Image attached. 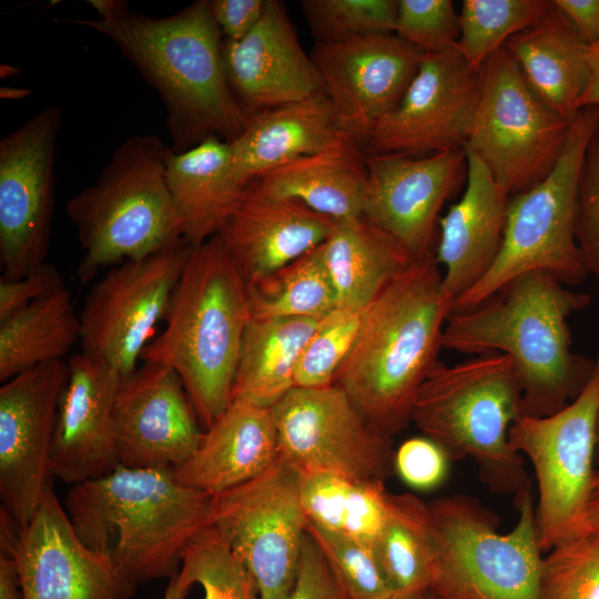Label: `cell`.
Instances as JSON below:
<instances>
[{
    "label": "cell",
    "instance_id": "12",
    "mask_svg": "<svg viewBox=\"0 0 599 599\" xmlns=\"http://www.w3.org/2000/svg\"><path fill=\"white\" fill-rule=\"evenodd\" d=\"M599 354L593 372L567 406L548 416L520 415L509 440L534 467L539 545L547 552L570 537L582 515L595 467Z\"/></svg>",
    "mask_w": 599,
    "mask_h": 599
},
{
    "label": "cell",
    "instance_id": "55",
    "mask_svg": "<svg viewBox=\"0 0 599 599\" xmlns=\"http://www.w3.org/2000/svg\"><path fill=\"white\" fill-rule=\"evenodd\" d=\"M389 599H434V598H433V596L428 592V593L420 595V596H415V597L393 596V597L389 598Z\"/></svg>",
    "mask_w": 599,
    "mask_h": 599
},
{
    "label": "cell",
    "instance_id": "18",
    "mask_svg": "<svg viewBox=\"0 0 599 599\" xmlns=\"http://www.w3.org/2000/svg\"><path fill=\"white\" fill-rule=\"evenodd\" d=\"M424 53L388 33L315 42L309 55L339 130L363 145L372 129L399 104Z\"/></svg>",
    "mask_w": 599,
    "mask_h": 599
},
{
    "label": "cell",
    "instance_id": "9",
    "mask_svg": "<svg viewBox=\"0 0 599 599\" xmlns=\"http://www.w3.org/2000/svg\"><path fill=\"white\" fill-rule=\"evenodd\" d=\"M598 126L599 106L581 109L551 172L529 190L509 197L500 252L484 277L454 303L451 313L476 307L528 272L547 273L565 285H577L586 278L575 219L582 163Z\"/></svg>",
    "mask_w": 599,
    "mask_h": 599
},
{
    "label": "cell",
    "instance_id": "26",
    "mask_svg": "<svg viewBox=\"0 0 599 599\" xmlns=\"http://www.w3.org/2000/svg\"><path fill=\"white\" fill-rule=\"evenodd\" d=\"M466 189L439 220L435 252L445 268L443 287L454 303L477 284L497 258L506 226L508 197L497 187L489 170L467 152Z\"/></svg>",
    "mask_w": 599,
    "mask_h": 599
},
{
    "label": "cell",
    "instance_id": "25",
    "mask_svg": "<svg viewBox=\"0 0 599 599\" xmlns=\"http://www.w3.org/2000/svg\"><path fill=\"white\" fill-rule=\"evenodd\" d=\"M280 458L272 408L232 399L195 451L171 468L181 486L216 496L260 476Z\"/></svg>",
    "mask_w": 599,
    "mask_h": 599
},
{
    "label": "cell",
    "instance_id": "48",
    "mask_svg": "<svg viewBox=\"0 0 599 599\" xmlns=\"http://www.w3.org/2000/svg\"><path fill=\"white\" fill-rule=\"evenodd\" d=\"M209 7L224 39L237 41L261 20L266 0H211Z\"/></svg>",
    "mask_w": 599,
    "mask_h": 599
},
{
    "label": "cell",
    "instance_id": "10",
    "mask_svg": "<svg viewBox=\"0 0 599 599\" xmlns=\"http://www.w3.org/2000/svg\"><path fill=\"white\" fill-rule=\"evenodd\" d=\"M478 73L479 98L465 151L483 161L509 199L551 172L570 124L532 92L505 45Z\"/></svg>",
    "mask_w": 599,
    "mask_h": 599
},
{
    "label": "cell",
    "instance_id": "28",
    "mask_svg": "<svg viewBox=\"0 0 599 599\" xmlns=\"http://www.w3.org/2000/svg\"><path fill=\"white\" fill-rule=\"evenodd\" d=\"M339 131L324 92L253 113L242 133L229 142L234 174L245 186L273 169L321 150Z\"/></svg>",
    "mask_w": 599,
    "mask_h": 599
},
{
    "label": "cell",
    "instance_id": "14",
    "mask_svg": "<svg viewBox=\"0 0 599 599\" xmlns=\"http://www.w3.org/2000/svg\"><path fill=\"white\" fill-rule=\"evenodd\" d=\"M189 246L183 243L110 267L88 293L79 315L82 353L128 378L166 317Z\"/></svg>",
    "mask_w": 599,
    "mask_h": 599
},
{
    "label": "cell",
    "instance_id": "27",
    "mask_svg": "<svg viewBox=\"0 0 599 599\" xmlns=\"http://www.w3.org/2000/svg\"><path fill=\"white\" fill-rule=\"evenodd\" d=\"M506 49L532 92L571 124L588 77V44L555 4L538 21L510 37Z\"/></svg>",
    "mask_w": 599,
    "mask_h": 599
},
{
    "label": "cell",
    "instance_id": "7",
    "mask_svg": "<svg viewBox=\"0 0 599 599\" xmlns=\"http://www.w3.org/2000/svg\"><path fill=\"white\" fill-rule=\"evenodd\" d=\"M167 146L156 135L126 139L94 184L64 206L83 251L81 283L100 270L138 261L185 243L166 182Z\"/></svg>",
    "mask_w": 599,
    "mask_h": 599
},
{
    "label": "cell",
    "instance_id": "52",
    "mask_svg": "<svg viewBox=\"0 0 599 599\" xmlns=\"http://www.w3.org/2000/svg\"><path fill=\"white\" fill-rule=\"evenodd\" d=\"M588 77L583 92L579 99L580 110L599 106V43L588 45Z\"/></svg>",
    "mask_w": 599,
    "mask_h": 599
},
{
    "label": "cell",
    "instance_id": "44",
    "mask_svg": "<svg viewBox=\"0 0 599 599\" xmlns=\"http://www.w3.org/2000/svg\"><path fill=\"white\" fill-rule=\"evenodd\" d=\"M575 234L585 267L599 283V126L590 139L580 172Z\"/></svg>",
    "mask_w": 599,
    "mask_h": 599
},
{
    "label": "cell",
    "instance_id": "45",
    "mask_svg": "<svg viewBox=\"0 0 599 599\" xmlns=\"http://www.w3.org/2000/svg\"><path fill=\"white\" fill-rule=\"evenodd\" d=\"M447 451L430 438L413 437L395 451L394 470L400 479L417 490H430L447 478L449 463Z\"/></svg>",
    "mask_w": 599,
    "mask_h": 599
},
{
    "label": "cell",
    "instance_id": "4",
    "mask_svg": "<svg viewBox=\"0 0 599 599\" xmlns=\"http://www.w3.org/2000/svg\"><path fill=\"white\" fill-rule=\"evenodd\" d=\"M213 496L179 485L171 469L129 468L71 485L64 508L82 542L125 581L172 578L209 525Z\"/></svg>",
    "mask_w": 599,
    "mask_h": 599
},
{
    "label": "cell",
    "instance_id": "2",
    "mask_svg": "<svg viewBox=\"0 0 599 599\" xmlns=\"http://www.w3.org/2000/svg\"><path fill=\"white\" fill-rule=\"evenodd\" d=\"M590 301L547 273L528 272L476 307L451 313L441 347L509 356L521 384V415L548 416L571 403L593 372L595 359L573 352L568 323Z\"/></svg>",
    "mask_w": 599,
    "mask_h": 599
},
{
    "label": "cell",
    "instance_id": "6",
    "mask_svg": "<svg viewBox=\"0 0 599 599\" xmlns=\"http://www.w3.org/2000/svg\"><path fill=\"white\" fill-rule=\"evenodd\" d=\"M521 384L509 356L480 354L447 366L437 361L423 382L410 422L451 460L470 459L494 493L530 486L525 461L509 440L521 415Z\"/></svg>",
    "mask_w": 599,
    "mask_h": 599
},
{
    "label": "cell",
    "instance_id": "16",
    "mask_svg": "<svg viewBox=\"0 0 599 599\" xmlns=\"http://www.w3.org/2000/svg\"><path fill=\"white\" fill-rule=\"evenodd\" d=\"M478 98V70L458 44L425 52L399 104L372 129L362 146L367 155L465 150Z\"/></svg>",
    "mask_w": 599,
    "mask_h": 599
},
{
    "label": "cell",
    "instance_id": "32",
    "mask_svg": "<svg viewBox=\"0 0 599 599\" xmlns=\"http://www.w3.org/2000/svg\"><path fill=\"white\" fill-rule=\"evenodd\" d=\"M321 318H250L232 399L272 408L295 387L302 351Z\"/></svg>",
    "mask_w": 599,
    "mask_h": 599
},
{
    "label": "cell",
    "instance_id": "1",
    "mask_svg": "<svg viewBox=\"0 0 599 599\" xmlns=\"http://www.w3.org/2000/svg\"><path fill=\"white\" fill-rule=\"evenodd\" d=\"M97 19L64 22L92 29L112 41L158 91L166 110L171 150L186 151L209 136L233 141L252 116L233 93L224 69L222 32L209 0L151 18L119 0H90Z\"/></svg>",
    "mask_w": 599,
    "mask_h": 599
},
{
    "label": "cell",
    "instance_id": "24",
    "mask_svg": "<svg viewBox=\"0 0 599 599\" xmlns=\"http://www.w3.org/2000/svg\"><path fill=\"white\" fill-rule=\"evenodd\" d=\"M336 221L248 182L216 234L247 284L323 244Z\"/></svg>",
    "mask_w": 599,
    "mask_h": 599
},
{
    "label": "cell",
    "instance_id": "43",
    "mask_svg": "<svg viewBox=\"0 0 599 599\" xmlns=\"http://www.w3.org/2000/svg\"><path fill=\"white\" fill-rule=\"evenodd\" d=\"M394 33L424 52L458 44L460 16L450 0H398Z\"/></svg>",
    "mask_w": 599,
    "mask_h": 599
},
{
    "label": "cell",
    "instance_id": "37",
    "mask_svg": "<svg viewBox=\"0 0 599 599\" xmlns=\"http://www.w3.org/2000/svg\"><path fill=\"white\" fill-rule=\"evenodd\" d=\"M554 0H464L458 48L476 70L514 34L538 21Z\"/></svg>",
    "mask_w": 599,
    "mask_h": 599
},
{
    "label": "cell",
    "instance_id": "35",
    "mask_svg": "<svg viewBox=\"0 0 599 599\" xmlns=\"http://www.w3.org/2000/svg\"><path fill=\"white\" fill-rule=\"evenodd\" d=\"M372 546L394 596L429 592L434 550L428 504L412 494H393L387 522Z\"/></svg>",
    "mask_w": 599,
    "mask_h": 599
},
{
    "label": "cell",
    "instance_id": "30",
    "mask_svg": "<svg viewBox=\"0 0 599 599\" xmlns=\"http://www.w3.org/2000/svg\"><path fill=\"white\" fill-rule=\"evenodd\" d=\"M166 182L189 245L220 232L244 189L234 174L229 142L217 136L180 153L170 148Z\"/></svg>",
    "mask_w": 599,
    "mask_h": 599
},
{
    "label": "cell",
    "instance_id": "15",
    "mask_svg": "<svg viewBox=\"0 0 599 599\" xmlns=\"http://www.w3.org/2000/svg\"><path fill=\"white\" fill-rule=\"evenodd\" d=\"M62 113L37 112L0 141V262L3 280L44 263L54 195V161Z\"/></svg>",
    "mask_w": 599,
    "mask_h": 599
},
{
    "label": "cell",
    "instance_id": "47",
    "mask_svg": "<svg viewBox=\"0 0 599 599\" xmlns=\"http://www.w3.org/2000/svg\"><path fill=\"white\" fill-rule=\"evenodd\" d=\"M65 287L59 270L44 262L18 280H0V321Z\"/></svg>",
    "mask_w": 599,
    "mask_h": 599
},
{
    "label": "cell",
    "instance_id": "49",
    "mask_svg": "<svg viewBox=\"0 0 599 599\" xmlns=\"http://www.w3.org/2000/svg\"><path fill=\"white\" fill-rule=\"evenodd\" d=\"M588 45L599 43V0H554Z\"/></svg>",
    "mask_w": 599,
    "mask_h": 599
},
{
    "label": "cell",
    "instance_id": "8",
    "mask_svg": "<svg viewBox=\"0 0 599 599\" xmlns=\"http://www.w3.org/2000/svg\"><path fill=\"white\" fill-rule=\"evenodd\" d=\"M515 504L518 519L508 532H500L497 516L469 495L428 504L434 599H539L544 552L530 486Z\"/></svg>",
    "mask_w": 599,
    "mask_h": 599
},
{
    "label": "cell",
    "instance_id": "13",
    "mask_svg": "<svg viewBox=\"0 0 599 599\" xmlns=\"http://www.w3.org/2000/svg\"><path fill=\"white\" fill-rule=\"evenodd\" d=\"M272 412L280 457L301 475L385 483L395 471L392 438L378 433L335 385L294 387Z\"/></svg>",
    "mask_w": 599,
    "mask_h": 599
},
{
    "label": "cell",
    "instance_id": "38",
    "mask_svg": "<svg viewBox=\"0 0 599 599\" xmlns=\"http://www.w3.org/2000/svg\"><path fill=\"white\" fill-rule=\"evenodd\" d=\"M181 565V581L199 583L203 599H261L243 562L210 525L187 544Z\"/></svg>",
    "mask_w": 599,
    "mask_h": 599
},
{
    "label": "cell",
    "instance_id": "5",
    "mask_svg": "<svg viewBox=\"0 0 599 599\" xmlns=\"http://www.w3.org/2000/svg\"><path fill=\"white\" fill-rule=\"evenodd\" d=\"M248 319L247 283L220 237L190 245L165 327L141 361L179 375L204 429L232 400Z\"/></svg>",
    "mask_w": 599,
    "mask_h": 599
},
{
    "label": "cell",
    "instance_id": "3",
    "mask_svg": "<svg viewBox=\"0 0 599 599\" xmlns=\"http://www.w3.org/2000/svg\"><path fill=\"white\" fill-rule=\"evenodd\" d=\"M451 312L435 253L415 258L365 308L359 334L333 385L382 435L392 438L410 423Z\"/></svg>",
    "mask_w": 599,
    "mask_h": 599
},
{
    "label": "cell",
    "instance_id": "50",
    "mask_svg": "<svg viewBox=\"0 0 599 599\" xmlns=\"http://www.w3.org/2000/svg\"><path fill=\"white\" fill-rule=\"evenodd\" d=\"M575 535H585L599 541V470L596 469L590 491L579 519V522L572 532Z\"/></svg>",
    "mask_w": 599,
    "mask_h": 599
},
{
    "label": "cell",
    "instance_id": "19",
    "mask_svg": "<svg viewBox=\"0 0 599 599\" xmlns=\"http://www.w3.org/2000/svg\"><path fill=\"white\" fill-rule=\"evenodd\" d=\"M23 599H128L136 589L77 535L52 484L12 549Z\"/></svg>",
    "mask_w": 599,
    "mask_h": 599
},
{
    "label": "cell",
    "instance_id": "21",
    "mask_svg": "<svg viewBox=\"0 0 599 599\" xmlns=\"http://www.w3.org/2000/svg\"><path fill=\"white\" fill-rule=\"evenodd\" d=\"M114 420L119 461L129 468L171 469L204 434L179 375L158 363H143L123 380Z\"/></svg>",
    "mask_w": 599,
    "mask_h": 599
},
{
    "label": "cell",
    "instance_id": "31",
    "mask_svg": "<svg viewBox=\"0 0 599 599\" xmlns=\"http://www.w3.org/2000/svg\"><path fill=\"white\" fill-rule=\"evenodd\" d=\"M336 307L364 309L415 260L365 216L339 221L323 243Z\"/></svg>",
    "mask_w": 599,
    "mask_h": 599
},
{
    "label": "cell",
    "instance_id": "54",
    "mask_svg": "<svg viewBox=\"0 0 599 599\" xmlns=\"http://www.w3.org/2000/svg\"><path fill=\"white\" fill-rule=\"evenodd\" d=\"M595 467L599 470V408L596 423V448H595Z\"/></svg>",
    "mask_w": 599,
    "mask_h": 599
},
{
    "label": "cell",
    "instance_id": "42",
    "mask_svg": "<svg viewBox=\"0 0 599 599\" xmlns=\"http://www.w3.org/2000/svg\"><path fill=\"white\" fill-rule=\"evenodd\" d=\"M542 557L539 599H599V541L570 536Z\"/></svg>",
    "mask_w": 599,
    "mask_h": 599
},
{
    "label": "cell",
    "instance_id": "29",
    "mask_svg": "<svg viewBox=\"0 0 599 599\" xmlns=\"http://www.w3.org/2000/svg\"><path fill=\"white\" fill-rule=\"evenodd\" d=\"M266 191L297 200L337 222L363 216L366 153L347 133L321 150L255 179Z\"/></svg>",
    "mask_w": 599,
    "mask_h": 599
},
{
    "label": "cell",
    "instance_id": "11",
    "mask_svg": "<svg viewBox=\"0 0 599 599\" xmlns=\"http://www.w3.org/2000/svg\"><path fill=\"white\" fill-rule=\"evenodd\" d=\"M306 524L302 476L281 457L254 479L213 496L209 518L250 572L261 599L288 596Z\"/></svg>",
    "mask_w": 599,
    "mask_h": 599
},
{
    "label": "cell",
    "instance_id": "39",
    "mask_svg": "<svg viewBox=\"0 0 599 599\" xmlns=\"http://www.w3.org/2000/svg\"><path fill=\"white\" fill-rule=\"evenodd\" d=\"M301 7L322 43L394 33L397 18L395 0H303Z\"/></svg>",
    "mask_w": 599,
    "mask_h": 599
},
{
    "label": "cell",
    "instance_id": "36",
    "mask_svg": "<svg viewBox=\"0 0 599 599\" xmlns=\"http://www.w3.org/2000/svg\"><path fill=\"white\" fill-rule=\"evenodd\" d=\"M250 318H322L336 308L323 244L247 284Z\"/></svg>",
    "mask_w": 599,
    "mask_h": 599
},
{
    "label": "cell",
    "instance_id": "33",
    "mask_svg": "<svg viewBox=\"0 0 599 599\" xmlns=\"http://www.w3.org/2000/svg\"><path fill=\"white\" fill-rule=\"evenodd\" d=\"M80 332V317L67 287L0 321V380L63 361Z\"/></svg>",
    "mask_w": 599,
    "mask_h": 599
},
{
    "label": "cell",
    "instance_id": "51",
    "mask_svg": "<svg viewBox=\"0 0 599 599\" xmlns=\"http://www.w3.org/2000/svg\"><path fill=\"white\" fill-rule=\"evenodd\" d=\"M0 599H23L16 560L6 550H0Z\"/></svg>",
    "mask_w": 599,
    "mask_h": 599
},
{
    "label": "cell",
    "instance_id": "46",
    "mask_svg": "<svg viewBox=\"0 0 599 599\" xmlns=\"http://www.w3.org/2000/svg\"><path fill=\"white\" fill-rule=\"evenodd\" d=\"M285 599H351L306 531L295 583Z\"/></svg>",
    "mask_w": 599,
    "mask_h": 599
},
{
    "label": "cell",
    "instance_id": "41",
    "mask_svg": "<svg viewBox=\"0 0 599 599\" xmlns=\"http://www.w3.org/2000/svg\"><path fill=\"white\" fill-rule=\"evenodd\" d=\"M315 540L351 599H389L393 588L372 545L307 520Z\"/></svg>",
    "mask_w": 599,
    "mask_h": 599
},
{
    "label": "cell",
    "instance_id": "53",
    "mask_svg": "<svg viewBox=\"0 0 599 599\" xmlns=\"http://www.w3.org/2000/svg\"><path fill=\"white\" fill-rule=\"evenodd\" d=\"M190 589V586L181 581L177 572L170 578L163 599H185Z\"/></svg>",
    "mask_w": 599,
    "mask_h": 599
},
{
    "label": "cell",
    "instance_id": "34",
    "mask_svg": "<svg viewBox=\"0 0 599 599\" xmlns=\"http://www.w3.org/2000/svg\"><path fill=\"white\" fill-rule=\"evenodd\" d=\"M302 476L307 520L373 545L389 517L393 493L384 481L357 480L329 473Z\"/></svg>",
    "mask_w": 599,
    "mask_h": 599
},
{
    "label": "cell",
    "instance_id": "22",
    "mask_svg": "<svg viewBox=\"0 0 599 599\" xmlns=\"http://www.w3.org/2000/svg\"><path fill=\"white\" fill-rule=\"evenodd\" d=\"M50 453V474L74 485L119 465L114 405L123 377L84 353L68 362Z\"/></svg>",
    "mask_w": 599,
    "mask_h": 599
},
{
    "label": "cell",
    "instance_id": "23",
    "mask_svg": "<svg viewBox=\"0 0 599 599\" xmlns=\"http://www.w3.org/2000/svg\"><path fill=\"white\" fill-rule=\"evenodd\" d=\"M222 52L229 84L251 114L324 92L281 1L266 0L257 24L241 40L223 39Z\"/></svg>",
    "mask_w": 599,
    "mask_h": 599
},
{
    "label": "cell",
    "instance_id": "20",
    "mask_svg": "<svg viewBox=\"0 0 599 599\" xmlns=\"http://www.w3.org/2000/svg\"><path fill=\"white\" fill-rule=\"evenodd\" d=\"M366 164L363 216L394 236L414 258L433 254L439 211L467 176L466 151L366 154Z\"/></svg>",
    "mask_w": 599,
    "mask_h": 599
},
{
    "label": "cell",
    "instance_id": "17",
    "mask_svg": "<svg viewBox=\"0 0 599 599\" xmlns=\"http://www.w3.org/2000/svg\"><path fill=\"white\" fill-rule=\"evenodd\" d=\"M68 363L39 365L0 388V498L21 527L51 484L50 453Z\"/></svg>",
    "mask_w": 599,
    "mask_h": 599
},
{
    "label": "cell",
    "instance_id": "40",
    "mask_svg": "<svg viewBox=\"0 0 599 599\" xmlns=\"http://www.w3.org/2000/svg\"><path fill=\"white\" fill-rule=\"evenodd\" d=\"M364 311L336 307L318 321L300 356L295 387L321 388L334 384L359 334Z\"/></svg>",
    "mask_w": 599,
    "mask_h": 599
}]
</instances>
